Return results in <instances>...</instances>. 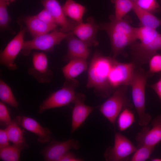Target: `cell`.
<instances>
[{
  "mask_svg": "<svg viewBox=\"0 0 161 161\" xmlns=\"http://www.w3.org/2000/svg\"><path fill=\"white\" fill-rule=\"evenodd\" d=\"M109 22L100 23L99 29L105 30L110 39L113 57L121 54L126 56L125 48L130 45L137 39V27L130 24L129 20L124 18H116L114 15L109 17Z\"/></svg>",
  "mask_w": 161,
  "mask_h": 161,
  "instance_id": "6da1fadb",
  "label": "cell"
},
{
  "mask_svg": "<svg viewBox=\"0 0 161 161\" xmlns=\"http://www.w3.org/2000/svg\"><path fill=\"white\" fill-rule=\"evenodd\" d=\"M115 58L102 55L98 52L94 53L88 70L86 87L93 88L96 95L106 98L113 91L109 83V74Z\"/></svg>",
  "mask_w": 161,
  "mask_h": 161,
  "instance_id": "7a4b0ae2",
  "label": "cell"
},
{
  "mask_svg": "<svg viewBox=\"0 0 161 161\" xmlns=\"http://www.w3.org/2000/svg\"><path fill=\"white\" fill-rule=\"evenodd\" d=\"M137 39L130 45L133 62L139 66L145 64L157 52L161 50V34L156 29L143 26L137 27Z\"/></svg>",
  "mask_w": 161,
  "mask_h": 161,
  "instance_id": "3957f363",
  "label": "cell"
},
{
  "mask_svg": "<svg viewBox=\"0 0 161 161\" xmlns=\"http://www.w3.org/2000/svg\"><path fill=\"white\" fill-rule=\"evenodd\" d=\"M150 75L140 66L136 64L130 83L134 105L138 117V124L141 126H147L151 119L145 111V89L146 81Z\"/></svg>",
  "mask_w": 161,
  "mask_h": 161,
  "instance_id": "277c9868",
  "label": "cell"
},
{
  "mask_svg": "<svg viewBox=\"0 0 161 161\" xmlns=\"http://www.w3.org/2000/svg\"><path fill=\"white\" fill-rule=\"evenodd\" d=\"M127 86H122L117 88L100 106L101 113L113 125L123 109L133 107L126 94Z\"/></svg>",
  "mask_w": 161,
  "mask_h": 161,
  "instance_id": "5b68a950",
  "label": "cell"
},
{
  "mask_svg": "<svg viewBox=\"0 0 161 161\" xmlns=\"http://www.w3.org/2000/svg\"><path fill=\"white\" fill-rule=\"evenodd\" d=\"M79 83L76 79L66 80L61 89L52 93L41 104L38 112L41 113L50 109L67 106L74 103L75 89Z\"/></svg>",
  "mask_w": 161,
  "mask_h": 161,
  "instance_id": "8992f818",
  "label": "cell"
},
{
  "mask_svg": "<svg viewBox=\"0 0 161 161\" xmlns=\"http://www.w3.org/2000/svg\"><path fill=\"white\" fill-rule=\"evenodd\" d=\"M71 32L65 33L59 30H54L34 38L32 39L24 41L21 50L25 55H28L32 49H36L46 52H51L54 47L69 35Z\"/></svg>",
  "mask_w": 161,
  "mask_h": 161,
  "instance_id": "52a82bcc",
  "label": "cell"
},
{
  "mask_svg": "<svg viewBox=\"0 0 161 161\" xmlns=\"http://www.w3.org/2000/svg\"><path fill=\"white\" fill-rule=\"evenodd\" d=\"M137 149L127 138L120 133H115L114 146L106 149L104 157L107 161H126Z\"/></svg>",
  "mask_w": 161,
  "mask_h": 161,
  "instance_id": "ba28073f",
  "label": "cell"
},
{
  "mask_svg": "<svg viewBox=\"0 0 161 161\" xmlns=\"http://www.w3.org/2000/svg\"><path fill=\"white\" fill-rule=\"evenodd\" d=\"M135 65L133 62L124 63L114 60L109 76V84L114 92L120 86L130 85Z\"/></svg>",
  "mask_w": 161,
  "mask_h": 161,
  "instance_id": "9c48e42d",
  "label": "cell"
},
{
  "mask_svg": "<svg viewBox=\"0 0 161 161\" xmlns=\"http://www.w3.org/2000/svg\"><path fill=\"white\" fill-rule=\"evenodd\" d=\"M26 29V28L21 29L18 34L9 42L4 49L0 53L1 64L10 70H14L17 68V66L14 61L22 49Z\"/></svg>",
  "mask_w": 161,
  "mask_h": 161,
  "instance_id": "30bf717a",
  "label": "cell"
},
{
  "mask_svg": "<svg viewBox=\"0 0 161 161\" xmlns=\"http://www.w3.org/2000/svg\"><path fill=\"white\" fill-rule=\"evenodd\" d=\"M28 74L40 83H48L52 77V71L48 67V58L43 52H35L32 56V65L28 69Z\"/></svg>",
  "mask_w": 161,
  "mask_h": 161,
  "instance_id": "8fae6325",
  "label": "cell"
},
{
  "mask_svg": "<svg viewBox=\"0 0 161 161\" xmlns=\"http://www.w3.org/2000/svg\"><path fill=\"white\" fill-rule=\"evenodd\" d=\"M80 147L78 142L72 139L63 142L52 140L43 149L41 154L45 161H59L70 149L78 150Z\"/></svg>",
  "mask_w": 161,
  "mask_h": 161,
  "instance_id": "7c38bea8",
  "label": "cell"
},
{
  "mask_svg": "<svg viewBox=\"0 0 161 161\" xmlns=\"http://www.w3.org/2000/svg\"><path fill=\"white\" fill-rule=\"evenodd\" d=\"M42 4L53 17L56 24L60 27L59 30L65 33L72 32L78 24L69 19L62 7L57 0H41Z\"/></svg>",
  "mask_w": 161,
  "mask_h": 161,
  "instance_id": "4fadbf2b",
  "label": "cell"
},
{
  "mask_svg": "<svg viewBox=\"0 0 161 161\" xmlns=\"http://www.w3.org/2000/svg\"><path fill=\"white\" fill-rule=\"evenodd\" d=\"M152 125L151 129L144 126L136 135L137 148L143 145L155 147L161 141V114L153 120Z\"/></svg>",
  "mask_w": 161,
  "mask_h": 161,
  "instance_id": "5bb4252c",
  "label": "cell"
},
{
  "mask_svg": "<svg viewBox=\"0 0 161 161\" xmlns=\"http://www.w3.org/2000/svg\"><path fill=\"white\" fill-rule=\"evenodd\" d=\"M98 29V24L93 18L90 17L87 18L86 23L78 24L71 32L89 47L96 46L98 44L96 39Z\"/></svg>",
  "mask_w": 161,
  "mask_h": 161,
  "instance_id": "9a60e30c",
  "label": "cell"
},
{
  "mask_svg": "<svg viewBox=\"0 0 161 161\" xmlns=\"http://www.w3.org/2000/svg\"><path fill=\"white\" fill-rule=\"evenodd\" d=\"M85 98V96L82 93L76 94L72 112L71 134L82 124L94 109L84 103Z\"/></svg>",
  "mask_w": 161,
  "mask_h": 161,
  "instance_id": "2e32d148",
  "label": "cell"
},
{
  "mask_svg": "<svg viewBox=\"0 0 161 161\" xmlns=\"http://www.w3.org/2000/svg\"><path fill=\"white\" fill-rule=\"evenodd\" d=\"M20 126L38 136L37 140L41 143L49 142L52 139L51 132L47 128H44L34 119L24 116L16 117Z\"/></svg>",
  "mask_w": 161,
  "mask_h": 161,
  "instance_id": "e0dca14e",
  "label": "cell"
},
{
  "mask_svg": "<svg viewBox=\"0 0 161 161\" xmlns=\"http://www.w3.org/2000/svg\"><path fill=\"white\" fill-rule=\"evenodd\" d=\"M65 39L68 45L67 53L65 60L70 61L77 58L87 59L90 54V50L84 42L75 37L71 32Z\"/></svg>",
  "mask_w": 161,
  "mask_h": 161,
  "instance_id": "ac0fdd59",
  "label": "cell"
},
{
  "mask_svg": "<svg viewBox=\"0 0 161 161\" xmlns=\"http://www.w3.org/2000/svg\"><path fill=\"white\" fill-rule=\"evenodd\" d=\"M23 18L26 29L33 38L54 30L57 26V25H49L45 23L35 15L26 16Z\"/></svg>",
  "mask_w": 161,
  "mask_h": 161,
  "instance_id": "d6986e66",
  "label": "cell"
},
{
  "mask_svg": "<svg viewBox=\"0 0 161 161\" xmlns=\"http://www.w3.org/2000/svg\"><path fill=\"white\" fill-rule=\"evenodd\" d=\"M86 59L77 58L69 61L62 68L63 75L66 80H72L87 68Z\"/></svg>",
  "mask_w": 161,
  "mask_h": 161,
  "instance_id": "ffe728a7",
  "label": "cell"
},
{
  "mask_svg": "<svg viewBox=\"0 0 161 161\" xmlns=\"http://www.w3.org/2000/svg\"><path fill=\"white\" fill-rule=\"evenodd\" d=\"M132 10L140 21L139 26L156 29L161 26V20L153 14L140 7L134 2Z\"/></svg>",
  "mask_w": 161,
  "mask_h": 161,
  "instance_id": "44dd1931",
  "label": "cell"
},
{
  "mask_svg": "<svg viewBox=\"0 0 161 161\" xmlns=\"http://www.w3.org/2000/svg\"><path fill=\"white\" fill-rule=\"evenodd\" d=\"M62 7L66 16L78 24L83 23V17L86 10L84 6L74 0H66Z\"/></svg>",
  "mask_w": 161,
  "mask_h": 161,
  "instance_id": "7402d4cb",
  "label": "cell"
},
{
  "mask_svg": "<svg viewBox=\"0 0 161 161\" xmlns=\"http://www.w3.org/2000/svg\"><path fill=\"white\" fill-rule=\"evenodd\" d=\"M26 142L19 144H13L0 149V159L4 161H18L20 154L24 149L28 148Z\"/></svg>",
  "mask_w": 161,
  "mask_h": 161,
  "instance_id": "603a6c76",
  "label": "cell"
},
{
  "mask_svg": "<svg viewBox=\"0 0 161 161\" xmlns=\"http://www.w3.org/2000/svg\"><path fill=\"white\" fill-rule=\"evenodd\" d=\"M16 117L12 120L5 129L9 141L13 144H19L25 142L24 137V131L21 129Z\"/></svg>",
  "mask_w": 161,
  "mask_h": 161,
  "instance_id": "cb8c5ba5",
  "label": "cell"
},
{
  "mask_svg": "<svg viewBox=\"0 0 161 161\" xmlns=\"http://www.w3.org/2000/svg\"><path fill=\"white\" fill-rule=\"evenodd\" d=\"M117 118L118 128L120 131L128 129L135 122L134 113L131 109L129 108L123 109Z\"/></svg>",
  "mask_w": 161,
  "mask_h": 161,
  "instance_id": "d4e9b609",
  "label": "cell"
},
{
  "mask_svg": "<svg viewBox=\"0 0 161 161\" xmlns=\"http://www.w3.org/2000/svg\"><path fill=\"white\" fill-rule=\"evenodd\" d=\"M115 4V17L117 19L123 18L131 10H132L134 2L131 0H111Z\"/></svg>",
  "mask_w": 161,
  "mask_h": 161,
  "instance_id": "484cf974",
  "label": "cell"
},
{
  "mask_svg": "<svg viewBox=\"0 0 161 161\" xmlns=\"http://www.w3.org/2000/svg\"><path fill=\"white\" fill-rule=\"evenodd\" d=\"M0 99L1 102L15 108L18 103L15 97L10 86L3 80H0Z\"/></svg>",
  "mask_w": 161,
  "mask_h": 161,
  "instance_id": "4316f807",
  "label": "cell"
},
{
  "mask_svg": "<svg viewBox=\"0 0 161 161\" xmlns=\"http://www.w3.org/2000/svg\"><path fill=\"white\" fill-rule=\"evenodd\" d=\"M155 147L143 145L137 148L130 159L131 161H145L149 158Z\"/></svg>",
  "mask_w": 161,
  "mask_h": 161,
  "instance_id": "83f0119b",
  "label": "cell"
},
{
  "mask_svg": "<svg viewBox=\"0 0 161 161\" xmlns=\"http://www.w3.org/2000/svg\"><path fill=\"white\" fill-rule=\"evenodd\" d=\"M134 2L141 9L153 14L161 11L160 6L156 0H135Z\"/></svg>",
  "mask_w": 161,
  "mask_h": 161,
  "instance_id": "f1b7e54d",
  "label": "cell"
},
{
  "mask_svg": "<svg viewBox=\"0 0 161 161\" xmlns=\"http://www.w3.org/2000/svg\"><path fill=\"white\" fill-rule=\"evenodd\" d=\"M7 4L4 0H0V27L1 30L9 29L11 18L9 16L7 7Z\"/></svg>",
  "mask_w": 161,
  "mask_h": 161,
  "instance_id": "f546056e",
  "label": "cell"
},
{
  "mask_svg": "<svg viewBox=\"0 0 161 161\" xmlns=\"http://www.w3.org/2000/svg\"><path fill=\"white\" fill-rule=\"evenodd\" d=\"M149 69L148 72L150 76L161 72V55L157 53L153 55L148 62Z\"/></svg>",
  "mask_w": 161,
  "mask_h": 161,
  "instance_id": "4dcf8cb0",
  "label": "cell"
},
{
  "mask_svg": "<svg viewBox=\"0 0 161 161\" xmlns=\"http://www.w3.org/2000/svg\"><path fill=\"white\" fill-rule=\"evenodd\" d=\"M7 107L4 103L0 102V122L1 125L6 126L11 120Z\"/></svg>",
  "mask_w": 161,
  "mask_h": 161,
  "instance_id": "1f68e13d",
  "label": "cell"
},
{
  "mask_svg": "<svg viewBox=\"0 0 161 161\" xmlns=\"http://www.w3.org/2000/svg\"><path fill=\"white\" fill-rule=\"evenodd\" d=\"M35 16L47 24L57 25L51 14L45 8L42 10Z\"/></svg>",
  "mask_w": 161,
  "mask_h": 161,
  "instance_id": "d6a6232c",
  "label": "cell"
},
{
  "mask_svg": "<svg viewBox=\"0 0 161 161\" xmlns=\"http://www.w3.org/2000/svg\"><path fill=\"white\" fill-rule=\"evenodd\" d=\"M8 137L6 130L1 129L0 130V149L10 145Z\"/></svg>",
  "mask_w": 161,
  "mask_h": 161,
  "instance_id": "836d02e7",
  "label": "cell"
},
{
  "mask_svg": "<svg viewBox=\"0 0 161 161\" xmlns=\"http://www.w3.org/2000/svg\"><path fill=\"white\" fill-rule=\"evenodd\" d=\"M81 158L77 157L72 153L68 152L64 155L59 161H82Z\"/></svg>",
  "mask_w": 161,
  "mask_h": 161,
  "instance_id": "e575fe53",
  "label": "cell"
},
{
  "mask_svg": "<svg viewBox=\"0 0 161 161\" xmlns=\"http://www.w3.org/2000/svg\"><path fill=\"white\" fill-rule=\"evenodd\" d=\"M159 74L160 75L159 80L155 83L148 86L155 92L161 102V72Z\"/></svg>",
  "mask_w": 161,
  "mask_h": 161,
  "instance_id": "d590c367",
  "label": "cell"
},
{
  "mask_svg": "<svg viewBox=\"0 0 161 161\" xmlns=\"http://www.w3.org/2000/svg\"><path fill=\"white\" fill-rule=\"evenodd\" d=\"M151 160L152 161H161V158H151Z\"/></svg>",
  "mask_w": 161,
  "mask_h": 161,
  "instance_id": "8d00e7d4",
  "label": "cell"
},
{
  "mask_svg": "<svg viewBox=\"0 0 161 161\" xmlns=\"http://www.w3.org/2000/svg\"><path fill=\"white\" fill-rule=\"evenodd\" d=\"M9 5L10 3L15 1L16 0H4Z\"/></svg>",
  "mask_w": 161,
  "mask_h": 161,
  "instance_id": "74e56055",
  "label": "cell"
},
{
  "mask_svg": "<svg viewBox=\"0 0 161 161\" xmlns=\"http://www.w3.org/2000/svg\"><path fill=\"white\" fill-rule=\"evenodd\" d=\"M132 0V1H134L135 0Z\"/></svg>",
  "mask_w": 161,
  "mask_h": 161,
  "instance_id": "f35d334b",
  "label": "cell"
},
{
  "mask_svg": "<svg viewBox=\"0 0 161 161\" xmlns=\"http://www.w3.org/2000/svg\"></svg>",
  "mask_w": 161,
  "mask_h": 161,
  "instance_id": "ab89813d",
  "label": "cell"
}]
</instances>
